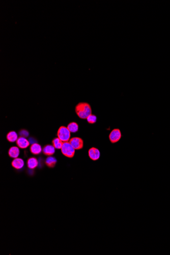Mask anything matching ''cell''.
Instances as JSON below:
<instances>
[{
  "mask_svg": "<svg viewBox=\"0 0 170 255\" xmlns=\"http://www.w3.org/2000/svg\"><path fill=\"white\" fill-rule=\"evenodd\" d=\"M57 136L63 142H69L71 140V132L69 131L68 129H67V127L62 126L60 127L58 129Z\"/></svg>",
  "mask_w": 170,
  "mask_h": 255,
  "instance_id": "obj_2",
  "label": "cell"
},
{
  "mask_svg": "<svg viewBox=\"0 0 170 255\" xmlns=\"http://www.w3.org/2000/svg\"><path fill=\"white\" fill-rule=\"evenodd\" d=\"M8 154L11 158H18L20 154L19 147L16 146L11 147L8 151Z\"/></svg>",
  "mask_w": 170,
  "mask_h": 255,
  "instance_id": "obj_10",
  "label": "cell"
},
{
  "mask_svg": "<svg viewBox=\"0 0 170 255\" xmlns=\"http://www.w3.org/2000/svg\"><path fill=\"white\" fill-rule=\"evenodd\" d=\"M11 165L16 169L20 170L24 167L25 162L24 160L22 158H14V160H12Z\"/></svg>",
  "mask_w": 170,
  "mask_h": 255,
  "instance_id": "obj_8",
  "label": "cell"
},
{
  "mask_svg": "<svg viewBox=\"0 0 170 255\" xmlns=\"http://www.w3.org/2000/svg\"><path fill=\"white\" fill-rule=\"evenodd\" d=\"M67 129L71 133H75L77 132L78 130V125L76 122H71L67 125Z\"/></svg>",
  "mask_w": 170,
  "mask_h": 255,
  "instance_id": "obj_16",
  "label": "cell"
},
{
  "mask_svg": "<svg viewBox=\"0 0 170 255\" xmlns=\"http://www.w3.org/2000/svg\"><path fill=\"white\" fill-rule=\"evenodd\" d=\"M57 159L56 158L51 156H49L46 158L45 162L46 165L47 167H51V168H53V167H55L56 165L57 164Z\"/></svg>",
  "mask_w": 170,
  "mask_h": 255,
  "instance_id": "obj_13",
  "label": "cell"
},
{
  "mask_svg": "<svg viewBox=\"0 0 170 255\" xmlns=\"http://www.w3.org/2000/svg\"><path fill=\"white\" fill-rule=\"evenodd\" d=\"M121 132L119 129H114L111 131L109 136V141L112 144L119 142L121 138Z\"/></svg>",
  "mask_w": 170,
  "mask_h": 255,
  "instance_id": "obj_4",
  "label": "cell"
},
{
  "mask_svg": "<svg viewBox=\"0 0 170 255\" xmlns=\"http://www.w3.org/2000/svg\"><path fill=\"white\" fill-rule=\"evenodd\" d=\"M19 134L20 136L26 138L29 136V133L28 132V131H26L25 129H22L19 131Z\"/></svg>",
  "mask_w": 170,
  "mask_h": 255,
  "instance_id": "obj_18",
  "label": "cell"
},
{
  "mask_svg": "<svg viewBox=\"0 0 170 255\" xmlns=\"http://www.w3.org/2000/svg\"><path fill=\"white\" fill-rule=\"evenodd\" d=\"M55 149L56 148L54 147L53 145H47L42 148V152L43 154L45 155L52 156L55 153Z\"/></svg>",
  "mask_w": 170,
  "mask_h": 255,
  "instance_id": "obj_9",
  "label": "cell"
},
{
  "mask_svg": "<svg viewBox=\"0 0 170 255\" xmlns=\"http://www.w3.org/2000/svg\"><path fill=\"white\" fill-rule=\"evenodd\" d=\"M63 143L59 138H55L52 141V144L57 149H60L62 147Z\"/></svg>",
  "mask_w": 170,
  "mask_h": 255,
  "instance_id": "obj_15",
  "label": "cell"
},
{
  "mask_svg": "<svg viewBox=\"0 0 170 255\" xmlns=\"http://www.w3.org/2000/svg\"><path fill=\"white\" fill-rule=\"evenodd\" d=\"M27 167L30 169H34L38 165V162L35 158H30L28 160Z\"/></svg>",
  "mask_w": 170,
  "mask_h": 255,
  "instance_id": "obj_12",
  "label": "cell"
},
{
  "mask_svg": "<svg viewBox=\"0 0 170 255\" xmlns=\"http://www.w3.org/2000/svg\"><path fill=\"white\" fill-rule=\"evenodd\" d=\"M75 150H80L84 147V141L82 138L78 137H74L69 141Z\"/></svg>",
  "mask_w": 170,
  "mask_h": 255,
  "instance_id": "obj_5",
  "label": "cell"
},
{
  "mask_svg": "<svg viewBox=\"0 0 170 255\" xmlns=\"http://www.w3.org/2000/svg\"><path fill=\"white\" fill-rule=\"evenodd\" d=\"M75 111L78 117L82 119H87L92 114V108L89 103L85 102L78 103L75 107Z\"/></svg>",
  "mask_w": 170,
  "mask_h": 255,
  "instance_id": "obj_1",
  "label": "cell"
},
{
  "mask_svg": "<svg viewBox=\"0 0 170 255\" xmlns=\"http://www.w3.org/2000/svg\"><path fill=\"white\" fill-rule=\"evenodd\" d=\"M18 135L17 133L14 131H11L7 134L6 136V138L9 142L13 143L16 142L18 140Z\"/></svg>",
  "mask_w": 170,
  "mask_h": 255,
  "instance_id": "obj_14",
  "label": "cell"
},
{
  "mask_svg": "<svg viewBox=\"0 0 170 255\" xmlns=\"http://www.w3.org/2000/svg\"><path fill=\"white\" fill-rule=\"evenodd\" d=\"M61 152L67 158H73L75 154V149L69 142L63 143Z\"/></svg>",
  "mask_w": 170,
  "mask_h": 255,
  "instance_id": "obj_3",
  "label": "cell"
},
{
  "mask_svg": "<svg viewBox=\"0 0 170 255\" xmlns=\"http://www.w3.org/2000/svg\"><path fill=\"white\" fill-rule=\"evenodd\" d=\"M87 122L90 124H94L97 121V117L95 115L91 114L87 118Z\"/></svg>",
  "mask_w": 170,
  "mask_h": 255,
  "instance_id": "obj_17",
  "label": "cell"
},
{
  "mask_svg": "<svg viewBox=\"0 0 170 255\" xmlns=\"http://www.w3.org/2000/svg\"><path fill=\"white\" fill-rule=\"evenodd\" d=\"M16 144L18 147L21 149H25L28 148L30 145V142L27 138L24 137L20 136L16 141Z\"/></svg>",
  "mask_w": 170,
  "mask_h": 255,
  "instance_id": "obj_7",
  "label": "cell"
},
{
  "mask_svg": "<svg viewBox=\"0 0 170 255\" xmlns=\"http://www.w3.org/2000/svg\"><path fill=\"white\" fill-rule=\"evenodd\" d=\"M30 151L34 155H38L42 151L41 145L38 143H34L30 147Z\"/></svg>",
  "mask_w": 170,
  "mask_h": 255,
  "instance_id": "obj_11",
  "label": "cell"
},
{
  "mask_svg": "<svg viewBox=\"0 0 170 255\" xmlns=\"http://www.w3.org/2000/svg\"><path fill=\"white\" fill-rule=\"evenodd\" d=\"M88 155L91 160L96 161L99 159L100 152L97 148L92 147L88 151Z\"/></svg>",
  "mask_w": 170,
  "mask_h": 255,
  "instance_id": "obj_6",
  "label": "cell"
}]
</instances>
